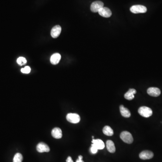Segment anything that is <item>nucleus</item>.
Here are the masks:
<instances>
[{
	"label": "nucleus",
	"instance_id": "f257e3e1",
	"mask_svg": "<svg viewBox=\"0 0 162 162\" xmlns=\"http://www.w3.org/2000/svg\"><path fill=\"white\" fill-rule=\"evenodd\" d=\"M138 113L141 116L145 118L150 117L153 114L151 109L146 106H142L139 108Z\"/></svg>",
	"mask_w": 162,
	"mask_h": 162
},
{
	"label": "nucleus",
	"instance_id": "f03ea898",
	"mask_svg": "<svg viewBox=\"0 0 162 162\" xmlns=\"http://www.w3.org/2000/svg\"><path fill=\"white\" fill-rule=\"evenodd\" d=\"M120 138L126 143L131 144L133 141V138L132 134L127 131H124L121 133Z\"/></svg>",
	"mask_w": 162,
	"mask_h": 162
},
{
	"label": "nucleus",
	"instance_id": "7ed1b4c3",
	"mask_svg": "<svg viewBox=\"0 0 162 162\" xmlns=\"http://www.w3.org/2000/svg\"><path fill=\"white\" fill-rule=\"evenodd\" d=\"M130 11L134 14L144 13L147 11V8L144 5H133L130 8Z\"/></svg>",
	"mask_w": 162,
	"mask_h": 162
},
{
	"label": "nucleus",
	"instance_id": "20e7f679",
	"mask_svg": "<svg viewBox=\"0 0 162 162\" xmlns=\"http://www.w3.org/2000/svg\"><path fill=\"white\" fill-rule=\"evenodd\" d=\"M66 119L69 122L72 124H77L80 121V117L79 114L69 113L67 114Z\"/></svg>",
	"mask_w": 162,
	"mask_h": 162
},
{
	"label": "nucleus",
	"instance_id": "39448f33",
	"mask_svg": "<svg viewBox=\"0 0 162 162\" xmlns=\"http://www.w3.org/2000/svg\"><path fill=\"white\" fill-rule=\"evenodd\" d=\"M104 7V3L101 1L93 2L91 5V10L93 12H98L102 8Z\"/></svg>",
	"mask_w": 162,
	"mask_h": 162
},
{
	"label": "nucleus",
	"instance_id": "423d86ee",
	"mask_svg": "<svg viewBox=\"0 0 162 162\" xmlns=\"http://www.w3.org/2000/svg\"><path fill=\"white\" fill-rule=\"evenodd\" d=\"M153 156H154V154L153 152L149 151H143L141 152L139 155V157L141 159L143 160L151 159L153 158Z\"/></svg>",
	"mask_w": 162,
	"mask_h": 162
},
{
	"label": "nucleus",
	"instance_id": "0eeeda50",
	"mask_svg": "<svg viewBox=\"0 0 162 162\" xmlns=\"http://www.w3.org/2000/svg\"><path fill=\"white\" fill-rule=\"evenodd\" d=\"M37 150L39 153H43L49 152L50 149L47 145L43 142H41L37 145Z\"/></svg>",
	"mask_w": 162,
	"mask_h": 162
},
{
	"label": "nucleus",
	"instance_id": "6e6552de",
	"mask_svg": "<svg viewBox=\"0 0 162 162\" xmlns=\"http://www.w3.org/2000/svg\"><path fill=\"white\" fill-rule=\"evenodd\" d=\"M99 14L100 16L105 18H109L112 15V12L108 8L103 7L99 11Z\"/></svg>",
	"mask_w": 162,
	"mask_h": 162
},
{
	"label": "nucleus",
	"instance_id": "1a4fd4ad",
	"mask_svg": "<svg viewBox=\"0 0 162 162\" xmlns=\"http://www.w3.org/2000/svg\"><path fill=\"white\" fill-rule=\"evenodd\" d=\"M92 145H94L97 150H103L105 147V144L100 139H93Z\"/></svg>",
	"mask_w": 162,
	"mask_h": 162
},
{
	"label": "nucleus",
	"instance_id": "9d476101",
	"mask_svg": "<svg viewBox=\"0 0 162 162\" xmlns=\"http://www.w3.org/2000/svg\"><path fill=\"white\" fill-rule=\"evenodd\" d=\"M61 32V28L60 25H56L52 28L51 31V36L54 38H57Z\"/></svg>",
	"mask_w": 162,
	"mask_h": 162
},
{
	"label": "nucleus",
	"instance_id": "9b49d317",
	"mask_svg": "<svg viewBox=\"0 0 162 162\" xmlns=\"http://www.w3.org/2000/svg\"><path fill=\"white\" fill-rule=\"evenodd\" d=\"M147 93L151 96L157 97L160 95L161 91L157 87H150L147 90Z\"/></svg>",
	"mask_w": 162,
	"mask_h": 162
},
{
	"label": "nucleus",
	"instance_id": "f8f14e48",
	"mask_svg": "<svg viewBox=\"0 0 162 162\" xmlns=\"http://www.w3.org/2000/svg\"><path fill=\"white\" fill-rule=\"evenodd\" d=\"M51 135L54 138L56 139H60L62 136V131L60 128H54L51 132Z\"/></svg>",
	"mask_w": 162,
	"mask_h": 162
},
{
	"label": "nucleus",
	"instance_id": "ddd939ff",
	"mask_svg": "<svg viewBox=\"0 0 162 162\" xmlns=\"http://www.w3.org/2000/svg\"><path fill=\"white\" fill-rule=\"evenodd\" d=\"M61 59V55L59 53H54L50 57V61L52 65H56L58 64Z\"/></svg>",
	"mask_w": 162,
	"mask_h": 162
},
{
	"label": "nucleus",
	"instance_id": "4468645a",
	"mask_svg": "<svg viewBox=\"0 0 162 162\" xmlns=\"http://www.w3.org/2000/svg\"><path fill=\"white\" fill-rule=\"evenodd\" d=\"M136 93V91L135 89H130L125 94V98L129 100H132L134 98V94Z\"/></svg>",
	"mask_w": 162,
	"mask_h": 162
},
{
	"label": "nucleus",
	"instance_id": "2eb2a0df",
	"mask_svg": "<svg viewBox=\"0 0 162 162\" xmlns=\"http://www.w3.org/2000/svg\"><path fill=\"white\" fill-rule=\"evenodd\" d=\"M121 114L125 118H129L131 116V113L127 108H125L124 106L121 105L120 106Z\"/></svg>",
	"mask_w": 162,
	"mask_h": 162
},
{
	"label": "nucleus",
	"instance_id": "dca6fc26",
	"mask_svg": "<svg viewBox=\"0 0 162 162\" xmlns=\"http://www.w3.org/2000/svg\"><path fill=\"white\" fill-rule=\"evenodd\" d=\"M106 147L108 151L110 153H114L116 151L114 143L111 140H108L106 141Z\"/></svg>",
	"mask_w": 162,
	"mask_h": 162
},
{
	"label": "nucleus",
	"instance_id": "f3484780",
	"mask_svg": "<svg viewBox=\"0 0 162 162\" xmlns=\"http://www.w3.org/2000/svg\"><path fill=\"white\" fill-rule=\"evenodd\" d=\"M104 134L108 136H112L114 135V131L109 126H106L103 129Z\"/></svg>",
	"mask_w": 162,
	"mask_h": 162
},
{
	"label": "nucleus",
	"instance_id": "a211bd4d",
	"mask_svg": "<svg viewBox=\"0 0 162 162\" xmlns=\"http://www.w3.org/2000/svg\"><path fill=\"white\" fill-rule=\"evenodd\" d=\"M23 157L20 153H17L15 155L13 158V162H22Z\"/></svg>",
	"mask_w": 162,
	"mask_h": 162
},
{
	"label": "nucleus",
	"instance_id": "6ab92c4d",
	"mask_svg": "<svg viewBox=\"0 0 162 162\" xmlns=\"http://www.w3.org/2000/svg\"><path fill=\"white\" fill-rule=\"evenodd\" d=\"M17 63L20 65H23L24 64H26L27 60L25 58L23 57H19L17 59Z\"/></svg>",
	"mask_w": 162,
	"mask_h": 162
},
{
	"label": "nucleus",
	"instance_id": "aec40b11",
	"mask_svg": "<svg viewBox=\"0 0 162 162\" xmlns=\"http://www.w3.org/2000/svg\"><path fill=\"white\" fill-rule=\"evenodd\" d=\"M21 71L22 73H26V74L30 73L31 71L30 67L29 66H26L24 68H22L21 69Z\"/></svg>",
	"mask_w": 162,
	"mask_h": 162
},
{
	"label": "nucleus",
	"instance_id": "412c9836",
	"mask_svg": "<svg viewBox=\"0 0 162 162\" xmlns=\"http://www.w3.org/2000/svg\"><path fill=\"white\" fill-rule=\"evenodd\" d=\"M90 150H91V153L93 154H96V153H97L98 151V150H97V149H96L94 145H91V148Z\"/></svg>",
	"mask_w": 162,
	"mask_h": 162
},
{
	"label": "nucleus",
	"instance_id": "4be33fe9",
	"mask_svg": "<svg viewBox=\"0 0 162 162\" xmlns=\"http://www.w3.org/2000/svg\"><path fill=\"white\" fill-rule=\"evenodd\" d=\"M83 158V157L82 155H79V156L78 159L77 160L76 162H84V161L82 160Z\"/></svg>",
	"mask_w": 162,
	"mask_h": 162
},
{
	"label": "nucleus",
	"instance_id": "5701e85b",
	"mask_svg": "<svg viewBox=\"0 0 162 162\" xmlns=\"http://www.w3.org/2000/svg\"><path fill=\"white\" fill-rule=\"evenodd\" d=\"M66 162H73V161L72 158L70 157V156H69V157H68V158H67V160H66Z\"/></svg>",
	"mask_w": 162,
	"mask_h": 162
}]
</instances>
